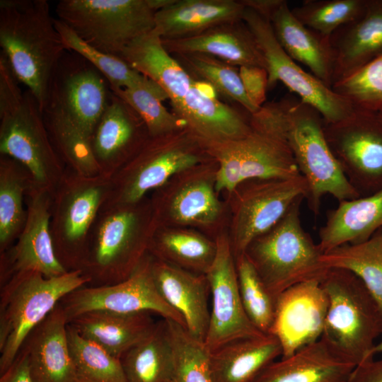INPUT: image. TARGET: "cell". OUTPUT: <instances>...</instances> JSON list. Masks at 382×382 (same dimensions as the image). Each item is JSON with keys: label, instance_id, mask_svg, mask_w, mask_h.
<instances>
[{"label": "cell", "instance_id": "obj_1", "mask_svg": "<svg viewBox=\"0 0 382 382\" xmlns=\"http://www.w3.org/2000/svg\"><path fill=\"white\" fill-rule=\"evenodd\" d=\"M46 0L0 1V46L16 80L42 110L52 74L66 48Z\"/></svg>", "mask_w": 382, "mask_h": 382}, {"label": "cell", "instance_id": "obj_2", "mask_svg": "<svg viewBox=\"0 0 382 382\" xmlns=\"http://www.w3.org/2000/svg\"><path fill=\"white\" fill-rule=\"evenodd\" d=\"M0 54V153L21 163L34 185L53 193L66 168L50 140L42 110L23 91Z\"/></svg>", "mask_w": 382, "mask_h": 382}, {"label": "cell", "instance_id": "obj_3", "mask_svg": "<svg viewBox=\"0 0 382 382\" xmlns=\"http://www.w3.org/2000/svg\"><path fill=\"white\" fill-rule=\"evenodd\" d=\"M158 227L151 202L103 205L91 231L81 270L98 286L129 278L149 253Z\"/></svg>", "mask_w": 382, "mask_h": 382}, {"label": "cell", "instance_id": "obj_4", "mask_svg": "<svg viewBox=\"0 0 382 382\" xmlns=\"http://www.w3.org/2000/svg\"><path fill=\"white\" fill-rule=\"evenodd\" d=\"M250 132L244 137L223 141H200L217 164L216 192H234L255 179L289 178L301 175L280 128L271 102L250 114Z\"/></svg>", "mask_w": 382, "mask_h": 382}, {"label": "cell", "instance_id": "obj_5", "mask_svg": "<svg viewBox=\"0 0 382 382\" xmlns=\"http://www.w3.org/2000/svg\"><path fill=\"white\" fill-rule=\"evenodd\" d=\"M274 103L282 134L308 184L310 210L318 214L325 195L339 202L359 197L328 144L320 112L293 93Z\"/></svg>", "mask_w": 382, "mask_h": 382}, {"label": "cell", "instance_id": "obj_6", "mask_svg": "<svg viewBox=\"0 0 382 382\" xmlns=\"http://www.w3.org/2000/svg\"><path fill=\"white\" fill-rule=\"evenodd\" d=\"M298 199L271 229L253 240L245 254L261 280L277 298L291 286L323 279L328 268L323 252L303 229Z\"/></svg>", "mask_w": 382, "mask_h": 382}, {"label": "cell", "instance_id": "obj_7", "mask_svg": "<svg viewBox=\"0 0 382 382\" xmlns=\"http://www.w3.org/2000/svg\"><path fill=\"white\" fill-rule=\"evenodd\" d=\"M90 282L77 270L51 278L36 272L18 273L1 285L0 375L9 369L27 337L61 299Z\"/></svg>", "mask_w": 382, "mask_h": 382}, {"label": "cell", "instance_id": "obj_8", "mask_svg": "<svg viewBox=\"0 0 382 382\" xmlns=\"http://www.w3.org/2000/svg\"><path fill=\"white\" fill-rule=\"evenodd\" d=\"M328 299L322 338L356 366L374 357L382 335V307L355 274L329 269L321 281Z\"/></svg>", "mask_w": 382, "mask_h": 382}, {"label": "cell", "instance_id": "obj_9", "mask_svg": "<svg viewBox=\"0 0 382 382\" xmlns=\"http://www.w3.org/2000/svg\"><path fill=\"white\" fill-rule=\"evenodd\" d=\"M173 0H61L57 19L80 38L120 57L134 40L155 28V14Z\"/></svg>", "mask_w": 382, "mask_h": 382}, {"label": "cell", "instance_id": "obj_10", "mask_svg": "<svg viewBox=\"0 0 382 382\" xmlns=\"http://www.w3.org/2000/svg\"><path fill=\"white\" fill-rule=\"evenodd\" d=\"M209 159L212 158L200 141L187 127L166 135L149 137L111 177V190L103 205L137 203L149 191Z\"/></svg>", "mask_w": 382, "mask_h": 382}, {"label": "cell", "instance_id": "obj_11", "mask_svg": "<svg viewBox=\"0 0 382 382\" xmlns=\"http://www.w3.org/2000/svg\"><path fill=\"white\" fill-rule=\"evenodd\" d=\"M111 190V178L86 177L66 168L52 193L50 231L56 255L67 271L81 270L91 229Z\"/></svg>", "mask_w": 382, "mask_h": 382}, {"label": "cell", "instance_id": "obj_12", "mask_svg": "<svg viewBox=\"0 0 382 382\" xmlns=\"http://www.w3.org/2000/svg\"><path fill=\"white\" fill-rule=\"evenodd\" d=\"M242 20L265 58L268 88L282 82L291 93L317 109L327 123L341 121L352 114L354 108L346 98L305 71L285 52L266 17L245 6Z\"/></svg>", "mask_w": 382, "mask_h": 382}, {"label": "cell", "instance_id": "obj_13", "mask_svg": "<svg viewBox=\"0 0 382 382\" xmlns=\"http://www.w3.org/2000/svg\"><path fill=\"white\" fill-rule=\"evenodd\" d=\"M328 144L360 197L382 189V122L377 113L354 108L348 117L324 121Z\"/></svg>", "mask_w": 382, "mask_h": 382}, {"label": "cell", "instance_id": "obj_14", "mask_svg": "<svg viewBox=\"0 0 382 382\" xmlns=\"http://www.w3.org/2000/svg\"><path fill=\"white\" fill-rule=\"evenodd\" d=\"M237 189L230 239L235 257L244 254L253 240L274 226L298 199L306 198L308 192L301 175L250 180Z\"/></svg>", "mask_w": 382, "mask_h": 382}, {"label": "cell", "instance_id": "obj_15", "mask_svg": "<svg viewBox=\"0 0 382 382\" xmlns=\"http://www.w3.org/2000/svg\"><path fill=\"white\" fill-rule=\"evenodd\" d=\"M152 257L148 253L127 279L110 285L83 286L59 301L69 323L87 312L100 311L118 313L150 312L173 320L185 328L181 315L159 294L151 273Z\"/></svg>", "mask_w": 382, "mask_h": 382}, {"label": "cell", "instance_id": "obj_16", "mask_svg": "<svg viewBox=\"0 0 382 382\" xmlns=\"http://www.w3.org/2000/svg\"><path fill=\"white\" fill-rule=\"evenodd\" d=\"M110 94L105 77L85 58L66 50L52 74L43 108L58 110L92 138Z\"/></svg>", "mask_w": 382, "mask_h": 382}, {"label": "cell", "instance_id": "obj_17", "mask_svg": "<svg viewBox=\"0 0 382 382\" xmlns=\"http://www.w3.org/2000/svg\"><path fill=\"white\" fill-rule=\"evenodd\" d=\"M215 242L216 255L205 274L212 295L209 322L204 342L209 352L235 340L265 334L252 323L245 312L230 238L221 234Z\"/></svg>", "mask_w": 382, "mask_h": 382}, {"label": "cell", "instance_id": "obj_18", "mask_svg": "<svg viewBox=\"0 0 382 382\" xmlns=\"http://www.w3.org/2000/svg\"><path fill=\"white\" fill-rule=\"evenodd\" d=\"M25 198L23 228L13 244L1 254V286L18 273L36 272L51 278L69 272L59 261L52 238V193L32 183Z\"/></svg>", "mask_w": 382, "mask_h": 382}, {"label": "cell", "instance_id": "obj_19", "mask_svg": "<svg viewBox=\"0 0 382 382\" xmlns=\"http://www.w3.org/2000/svg\"><path fill=\"white\" fill-rule=\"evenodd\" d=\"M216 170L202 163L182 173L173 188L166 184V188L157 189L151 203L158 226L166 222L196 226L216 223L222 212L215 189Z\"/></svg>", "mask_w": 382, "mask_h": 382}, {"label": "cell", "instance_id": "obj_20", "mask_svg": "<svg viewBox=\"0 0 382 382\" xmlns=\"http://www.w3.org/2000/svg\"><path fill=\"white\" fill-rule=\"evenodd\" d=\"M328 308L327 294L321 281L317 279L296 284L277 298L270 333L280 342L282 358L322 337Z\"/></svg>", "mask_w": 382, "mask_h": 382}, {"label": "cell", "instance_id": "obj_21", "mask_svg": "<svg viewBox=\"0 0 382 382\" xmlns=\"http://www.w3.org/2000/svg\"><path fill=\"white\" fill-rule=\"evenodd\" d=\"M266 17L280 46L295 62L332 88L334 59L330 36L323 35L301 23L284 0H242Z\"/></svg>", "mask_w": 382, "mask_h": 382}, {"label": "cell", "instance_id": "obj_22", "mask_svg": "<svg viewBox=\"0 0 382 382\" xmlns=\"http://www.w3.org/2000/svg\"><path fill=\"white\" fill-rule=\"evenodd\" d=\"M149 137L139 115L110 91L107 106L92 136V149L100 174L111 178Z\"/></svg>", "mask_w": 382, "mask_h": 382}, {"label": "cell", "instance_id": "obj_23", "mask_svg": "<svg viewBox=\"0 0 382 382\" xmlns=\"http://www.w3.org/2000/svg\"><path fill=\"white\" fill-rule=\"evenodd\" d=\"M68 322L59 303L25 339L33 382H79L70 354Z\"/></svg>", "mask_w": 382, "mask_h": 382}, {"label": "cell", "instance_id": "obj_24", "mask_svg": "<svg viewBox=\"0 0 382 382\" xmlns=\"http://www.w3.org/2000/svg\"><path fill=\"white\" fill-rule=\"evenodd\" d=\"M151 273L159 294L181 315L187 331L195 338L204 342L210 316L208 305L210 290L206 275L154 257Z\"/></svg>", "mask_w": 382, "mask_h": 382}, {"label": "cell", "instance_id": "obj_25", "mask_svg": "<svg viewBox=\"0 0 382 382\" xmlns=\"http://www.w3.org/2000/svg\"><path fill=\"white\" fill-rule=\"evenodd\" d=\"M193 77L191 87L173 113L201 141H223L241 139L251 130L250 117L218 100L213 88H207Z\"/></svg>", "mask_w": 382, "mask_h": 382}, {"label": "cell", "instance_id": "obj_26", "mask_svg": "<svg viewBox=\"0 0 382 382\" xmlns=\"http://www.w3.org/2000/svg\"><path fill=\"white\" fill-rule=\"evenodd\" d=\"M161 40L171 54H203L233 66H253L266 69L265 58L243 21L221 24L186 37Z\"/></svg>", "mask_w": 382, "mask_h": 382}, {"label": "cell", "instance_id": "obj_27", "mask_svg": "<svg viewBox=\"0 0 382 382\" xmlns=\"http://www.w3.org/2000/svg\"><path fill=\"white\" fill-rule=\"evenodd\" d=\"M330 42L333 85L382 54V0H368L362 16L335 31Z\"/></svg>", "mask_w": 382, "mask_h": 382}, {"label": "cell", "instance_id": "obj_28", "mask_svg": "<svg viewBox=\"0 0 382 382\" xmlns=\"http://www.w3.org/2000/svg\"><path fill=\"white\" fill-rule=\"evenodd\" d=\"M355 366L320 337L273 361L255 382H347Z\"/></svg>", "mask_w": 382, "mask_h": 382}, {"label": "cell", "instance_id": "obj_29", "mask_svg": "<svg viewBox=\"0 0 382 382\" xmlns=\"http://www.w3.org/2000/svg\"><path fill=\"white\" fill-rule=\"evenodd\" d=\"M245 5L235 0H173L155 14L161 39H177L243 21Z\"/></svg>", "mask_w": 382, "mask_h": 382}, {"label": "cell", "instance_id": "obj_30", "mask_svg": "<svg viewBox=\"0 0 382 382\" xmlns=\"http://www.w3.org/2000/svg\"><path fill=\"white\" fill-rule=\"evenodd\" d=\"M120 57L156 83L168 95L173 109L180 105L191 87L193 76L166 50L155 28L130 43Z\"/></svg>", "mask_w": 382, "mask_h": 382}, {"label": "cell", "instance_id": "obj_31", "mask_svg": "<svg viewBox=\"0 0 382 382\" xmlns=\"http://www.w3.org/2000/svg\"><path fill=\"white\" fill-rule=\"evenodd\" d=\"M282 349L272 334L240 338L209 352L214 382H255Z\"/></svg>", "mask_w": 382, "mask_h": 382}, {"label": "cell", "instance_id": "obj_32", "mask_svg": "<svg viewBox=\"0 0 382 382\" xmlns=\"http://www.w3.org/2000/svg\"><path fill=\"white\" fill-rule=\"evenodd\" d=\"M381 228L382 189L368 196L339 202L327 214L318 245L325 253L345 244L363 243Z\"/></svg>", "mask_w": 382, "mask_h": 382}, {"label": "cell", "instance_id": "obj_33", "mask_svg": "<svg viewBox=\"0 0 382 382\" xmlns=\"http://www.w3.org/2000/svg\"><path fill=\"white\" fill-rule=\"evenodd\" d=\"M151 313L95 311L83 313L68 323L81 336L95 342L110 354L120 359L153 329L156 322Z\"/></svg>", "mask_w": 382, "mask_h": 382}, {"label": "cell", "instance_id": "obj_34", "mask_svg": "<svg viewBox=\"0 0 382 382\" xmlns=\"http://www.w3.org/2000/svg\"><path fill=\"white\" fill-rule=\"evenodd\" d=\"M120 361L127 382H168L173 346L167 320L156 322L151 332Z\"/></svg>", "mask_w": 382, "mask_h": 382}, {"label": "cell", "instance_id": "obj_35", "mask_svg": "<svg viewBox=\"0 0 382 382\" xmlns=\"http://www.w3.org/2000/svg\"><path fill=\"white\" fill-rule=\"evenodd\" d=\"M216 252L215 240L195 231L164 226L157 227L149 247L154 258L202 274L208 271Z\"/></svg>", "mask_w": 382, "mask_h": 382}, {"label": "cell", "instance_id": "obj_36", "mask_svg": "<svg viewBox=\"0 0 382 382\" xmlns=\"http://www.w3.org/2000/svg\"><path fill=\"white\" fill-rule=\"evenodd\" d=\"M28 170L15 159L0 157V254L8 249L20 235L27 210L24 199L32 184Z\"/></svg>", "mask_w": 382, "mask_h": 382}, {"label": "cell", "instance_id": "obj_37", "mask_svg": "<svg viewBox=\"0 0 382 382\" xmlns=\"http://www.w3.org/2000/svg\"><path fill=\"white\" fill-rule=\"evenodd\" d=\"M42 112L50 140L64 166L83 176L100 175L92 138L58 110L45 106Z\"/></svg>", "mask_w": 382, "mask_h": 382}, {"label": "cell", "instance_id": "obj_38", "mask_svg": "<svg viewBox=\"0 0 382 382\" xmlns=\"http://www.w3.org/2000/svg\"><path fill=\"white\" fill-rule=\"evenodd\" d=\"M329 269H342L355 274L382 307V228L369 240L345 244L323 254Z\"/></svg>", "mask_w": 382, "mask_h": 382}, {"label": "cell", "instance_id": "obj_39", "mask_svg": "<svg viewBox=\"0 0 382 382\" xmlns=\"http://www.w3.org/2000/svg\"><path fill=\"white\" fill-rule=\"evenodd\" d=\"M110 89L139 115L149 137L166 135L186 127L181 119L163 105L162 102L168 96L152 80L129 88Z\"/></svg>", "mask_w": 382, "mask_h": 382}, {"label": "cell", "instance_id": "obj_40", "mask_svg": "<svg viewBox=\"0 0 382 382\" xmlns=\"http://www.w3.org/2000/svg\"><path fill=\"white\" fill-rule=\"evenodd\" d=\"M67 337L79 381L127 382L120 359L81 336L69 323Z\"/></svg>", "mask_w": 382, "mask_h": 382}, {"label": "cell", "instance_id": "obj_41", "mask_svg": "<svg viewBox=\"0 0 382 382\" xmlns=\"http://www.w3.org/2000/svg\"><path fill=\"white\" fill-rule=\"evenodd\" d=\"M173 346V365L168 382H214L209 352L204 342L192 337L180 324L167 320Z\"/></svg>", "mask_w": 382, "mask_h": 382}, {"label": "cell", "instance_id": "obj_42", "mask_svg": "<svg viewBox=\"0 0 382 382\" xmlns=\"http://www.w3.org/2000/svg\"><path fill=\"white\" fill-rule=\"evenodd\" d=\"M54 23L66 50L76 52L93 65L105 77L110 88H129L150 80L120 57L106 54L88 45L59 19L54 18Z\"/></svg>", "mask_w": 382, "mask_h": 382}, {"label": "cell", "instance_id": "obj_43", "mask_svg": "<svg viewBox=\"0 0 382 382\" xmlns=\"http://www.w3.org/2000/svg\"><path fill=\"white\" fill-rule=\"evenodd\" d=\"M239 293L245 312L262 333H270L276 310V299L268 291L245 254L235 257Z\"/></svg>", "mask_w": 382, "mask_h": 382}, {"label": "cell", "instance_id": "obj_44", "mask_svg": "<svg viewBox=\"0 0 382 382\" xmlns=\"http://www.w3.org/2000/svg\"><path fill=\"white\" fill-rule=\"evenodd\" d=\"M180 59L193 74L202 78L215 91L237 102L250 114L260 108L248 98L239 74V69L224 61L203 54H178Z\"/></svg>", "mask_w": 382, "mask_h": 382}, {"label": "cell", "instance_id": "obj_45", "mask_svg": "<svg viewBox=\"0 0 382 382\" xmlns=\"http://www.w3.org/2000/svg\"><path fill=\"white\" fill-rule=\"evenodd\" d=\"M368 0H305L291 8L306 27L330 36L340 27L362 16Z\"/></svg>", "mask_w": 382, "mask_h": 382}, {"label": "cell", "instance_id": "obj_46", "mask_svg": "<svg viewBox=\"0 0 382 382\" xmlns=\"http://www.w3.org/2000/svg\"><path fill=\"white\" fill-rule=\"evenodd\" d=\"M332 89L355 108L382 111V54L332 85Z\"/></svg>", "mask_w": 382, "mask_h": 382}, {"label": "cell", "instance_id": "obj_47", "mask_svg": "<svg viewBox=\"0 0 382 382\" xmlns=\"http://www.w3.org/2000/svg\"><path fill=\"white\" fill-rule=\"evenodd\" d=\"M239 74L248 98L255 107L261 108L266 103L267 71L262 67L243 66L239 67Z\"/></svg>", "mask_w": 382, "mask_h": 382}, {"label": "cell", "instance_id": "obj_48", "mask_svg": "<svg viewBox=\"0 0 382 382\" xmlns=\"http://www.w3.org/2000/svg\"><path fill=\"white\" fill-rule=\"evenodd\" d=\"M347 382H382V358L357 365Z\"/></svg>", "mask_w": 382, "mask_h": 382}, {"label": "cell", "instance_id": "obj_49", "mask_svg": "<svg viewBox=\"0 0 382 382\" xmlns=\"http://www.w3.org/2000/svg\"><path fill=\"white\" fill-rule=\"evenodd\" d=\"M0 382H33L28 357L23 349L20 350L9 369L1 375Z\"/></svg>", "mask_w": 382, "mask_h": 382}, {"label": "cell", "instance_id": "obj_50", "mask_svg": "<svg viewBox=\"0 0 382 382\" xmlns=\"http://www.w3.org/2000/svg\"><path fill=\"white\" fill-rule=\"evenodd\" d=\"M382 353V340L376 344L371 351V356L374 357L376 354Z\"/></svg>", "mask_w": 382, "mask_h": 382}, {"label": "cell", "instance_id": "obj_51", "mask_svg": "<svg viewBox=\"0 0 382 382\" xmlns=\"http://www.w3.org/2000/svg\"><path fill=\"white\" fill-rule=\"evenodd\" d=\"M378 117L382 122V111L377 113Z\"/></svg>", "mask_w": 382, "mask_h": 382}, {"label": "cell", "instance_id": "obj_52", "mask_svg": "<svg viewBox=\"0 0 382 382\" xmlns=\"http://www.w3.org/2000/svg\"><path fill=\"white\" fill-rule=\"evenodd\" d=\"M79 382H85V381H79Z\"/></svg>", "mask_w": 382, "mask_h": 382}]
</instances>
